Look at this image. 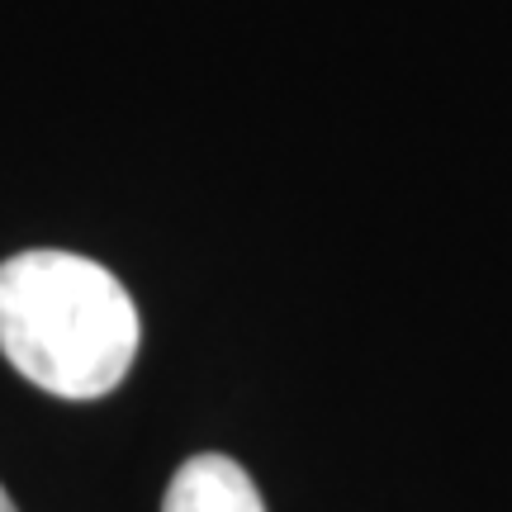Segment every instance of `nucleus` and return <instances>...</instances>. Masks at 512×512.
Returning a JSON list of instances; mask_svg holds the SVG:
<instances>
[{
  "instance_id": "f257e3e1",
  "label": "nucleus",
  "mask_w": 512,
  "mask_h": 512,
  "mask_svg": "<svg viewBox=\"0 0 512 512\" xmlns=\"http://www.w3.org/2000/svg\"><path fill=\"white\" fill-rule=\"evenodd\" d=\"M138 309L100 261L19 252L0 261V351L57 399H100L138 356Z\"/></svg>"
},
{
  "instance_id": "f03ea898",
  "label": "nucleus",
  "mask_w": 512,
  "mask_h": 512,
  "mask_svg": "<svg viewBox=\"0 0 512 512\" xmlns=\"http://www.w3.org/2000/svg\"><path fill=\"white\" fill-rule=\"evenodd\" d=\"M162 512H266V503L238 460L190 456L166 484Z\"/></svg>"
},
{
  "instance_id": "7ed1b4c3",
  "label": "nucleus",
  "mask_w": 512,
  "mask_h": 512,
  "mask_svg": "<svg viewBox=\"0 0 512 512\" xmlns=\"http://www.w3.org/2000/svg\"><path fill=\"white\" fill-rule=\"evenodd\" d=\"M0 512H19L15 503H10V494H5V489H0Z\"/></svg>"
}]
</instances>
